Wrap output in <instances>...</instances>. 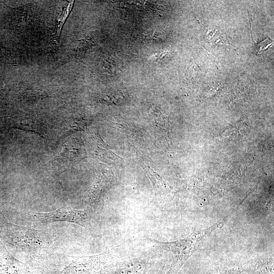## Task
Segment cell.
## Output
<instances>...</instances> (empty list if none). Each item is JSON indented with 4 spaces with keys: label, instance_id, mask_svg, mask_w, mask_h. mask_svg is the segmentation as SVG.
Instances as JSON below:
<instances>
[{
    "label": "cell",
    "instance_id": "1",
    "mask_svg": "<svg viewBox=\"0 0 274 274\" xmlns=\"http://www.w3.org/2000/svg\"><path fill=\"white\" fill-rule=\"evenodd\" d=\"M235 209L221 221L204 229L194 231L187 237L172 242H159L153 239L165 250L170 252L173 256L171 265L165 274H177L184 263L196 251L198 247L215 229L221 227L227 220Z\"/></svg>",
    "mask_w": 274,
    "mask_h": 274
},
{
    "label": "cell",
    "instance_id": "2",
    "mask_svg": "<svg viewBox=\"0 0 274 274\" xmlns=\"http://www.w3.org/2000/svg\"><path fill=\"white\" fill-rule=\"evenodd\" d=\"M113 257L110 250L93 255L70 256L53 274H98Z\"/></svg>",
    "mask_w": 274,
    "mask_h": 274
},
{
    "label": "cell",
    "instance_id": "3",
    "mask_svg": "<svg viewBox=\"0 0 274 274\" xmlns=\"http://www.w3.org/2000/svg\"><path fill=\"white\" fill-rule=\"evenodd\" d=\"M90 213L87 210H77L67 207H61L57 210L47 213L31 212L28 218L33 221L49 223L64 221L85 226L89 219Z\"/></svg>",
    "mask_w": 274,
    "mask_h": 274
},
{
    "label": "cell",
    "instance_id": "4",
    "mask_svg": "<svg viewBox=\"0 0 274 274\" xmlns=\"http://www.w3.org/2000/svg\"><path fill=\"white\" fill-rule=\"evenodd\" d=\"M152 265L150 258L136 257L111 262L104 266L98 274H147Z\"/></svg>",
    "mask_w": 274,
    "mask_h": 274
},
{
    "label": "cell",
    "instance_id": "5",
    "mask_svg": "<svg viewBox=\"0 0 274 274\" xmlns=\"http://www.w3.org/2000/svg\"><path fill=\"white\" fill-rule=\"evenodd\" d=\"M15 231L11 233L13 242L27 252H34L43 246L48 247L47 245L42 244L47 243L46 239H42L46 238L47 235L43 231L21 226Z\"/></svg>",
    "mask_w": 274,
    "mask_h": 274
},
{
    "label": "cell",
    "instance_id": "6",
    "mask_svg": "<svg viewBox=\"0 0 274 274\" xmlns=\"http://www.w3.org/2000/svg\"><path fill=\"white\" fill-rule=\"evenodd\" d=\"M114 182L115 177L111 169L105 170L96 176L89 193V203L91 207H95L99 203Z\"/></svg>",
    "mask_w": 274,
    "mask_h": 274
},
{
    "label": "cell",
    "instance_id": "7",
    "mask_svg": "<svg viewBox=\"0 0 274 274\" xmlns=\"http://www.w3.org/2000/svg\"><path fill=\"white\" fill-rule=\"evenodd\" d=\"M86 156L84 145L80 139L71 138L62 145L57 160L63 164L80 161Z\"/></svg>",
    "mask_w": 274,
    "mask_h": 274
},
{
    "label": "cell",
    "instance_id": "8",
    "mask_svg": "<svg viewBox=\"0 0 274 274\" xmlns=\"http://www.w3.org/2000/svg\"><path fill=\"white\" fill-rule=\"evenodd\" d=\"M26 266L5 249L0 250V274H27Z\"/></svg>",
    "mask_w": 274,
    "mask_h": 274
},
{
    "label": "cell",
    "instance_id": "9",
    "mask_svg": "<svg viewBox=\"0 0 274 274\" xmlns=\"http://www.w3.org/2000/svg\"><path fill=\"white\" fill-rule=\"evenodd\" d=\"M73 4V1L70 2L67 5L62 9L59 14L54 32L51 36L53 43H57L58 42L62 27L72 10Z\"/></svg>",
    "mask_w": 274,
    "mask_h": 274
},
{
    "label": "cell",
    "instance_id": "10",
    "mask_svg": "<svg viewBox=\"0 0 274 274\" xmlns=\"http://www.w3.org/2000/svg\"><path fill=\"white\" fill-rule=\"evenodd\" d=\"M146 168L149 178L153 184L156 194L161 196L164 194V193H166L167 189L162 178L156 173L152 170L150 166H147L146 167Z\"/></svg>",
    "mask_w": 274,
    "mask_h": 274
},
{
    "label": "cell",
    "instance_id": "11",
    "mask_svg": "<svg viewBox=\"0 0 274 274\" xmlns=\"http://www.w3.org/2000/svg\"><path fill=\"white\" fill-rule=\"evenodd\" d=\"M10 53L0 45V57L7 58L9 56Z\"/></svg>",
    "mask_w": 274,
    "mask_h": 274
}]
</instances>
